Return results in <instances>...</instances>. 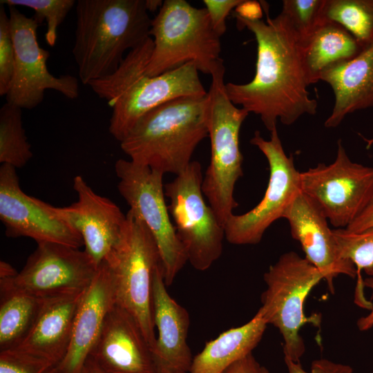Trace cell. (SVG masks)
I'll list each match as a JSON object with an SVG mask.
<instances>
[{
    "mask_svg": "<svg viewBox=\"0 0 373 373\" xmlns=\"http://www.w3.org/2000/svg\"><path fill=\"white\" fill-rule=\"evenodd\" d=\"M363 285L364 287L370 288L373 291V277L370 276L364 279ZM356 325L360 331H367L373 327V302L370 313L365 316L359 318Z\"/></svg>",
    "mask_w": 373,
    "mask_h": 373,
    "instance_id": "cell-38",
    "label": "cell"
},
{
    "mask_svg": "<svg viewBox=\"0 0 373 373\" xmlns=\"http://www.w3.org/2000/svg\"><path fill=\"white\" fill-rule=\"evenodd\" d=\"M263 12L260 1L242 0L234 9L233 15L249 21H258L262 19Z\"/></svg>",
    "mask_w": 373,
    "mask_h": 373,
    "instance_id": "cell-36",
    "label": "cell"
},
{
    "mask_svg": "<svg viewBox=\"0 0 373 373\" xmlns=\"http://www.w3.org/2000/svg\"><path fill=\"white\" fill-rule=\"evenodd\" d=\"M223 373H269L256 361L252 353L231 365Z\"/></svg>",
    "mask_w": 373,
    "mask_h": 373,
    "instance_id": "cell-35",
    "label": "cell"
},
{
    "mask_svg": "<svg viewBox=\"0 0 373 373\" xmlns=\"http://www.w3.org/2000/svg\"><path fill=\"white\" fill-rule=\"evenodd\" d=\"M126 217L119 240L104 260L115 279L116 303L135 319L153 352L156 336L152 281L161 258L154 237L144 222L131 210Z\"/></svg>",
    "mask_w": 373,
    "mask_h": 373,
    "instance_id": "cell-7",
    "label": "cell"
},
{
    "mask_svg": "<svg viewBox=\"0 0 373 373\" xmlns=\"http://www.w3.org/2000/svg\"><path fill=\"white\" fill-rule=\"evenodd\" d=\"M153 48L151 37L128 51L111 75L88 84L112 108L108 131L119 142L153 108L178 98L207 95L193 62L156 76L146 73Z\"/></svg>",
    "mask_w": 373,
    "mask_h": 373,
    "instance_id": "cell-2",
    "label": "cell"
},
{
    "mask_svg": "<svg viewBox=\"0 0 373 373\" xmlns=\"http://www.w3.org/2000/svg\"><path fill=\"white\" fill-rule=\"evenodd\" d=\"M0 220L10 238L28 237L37 243L55 242L79 248L82 237L55 211L54 207L21 189L16 168L0 167Z\"/></svg>",
    "mask_w": 373,
    "mask_h": 373,
    "instance_id": "cell-15",
    "label": "cell"
},
{
    "mask_svg": "<svg viewBox=\"0 0 373 373\" xmlns=\"http://www.w3.org/2000/svg\"><path fill=\"white\" fill-rule=\"evenodd\" d=\"M162 0H146V7L148 12L159 10L163 4Z\"/></svg>",
    "mask_w": 373,
    "mask_h": 373,
    "instance_id": "cell-41",
    "label": "cell"
},
{
    "mask_svg": "<svg viewBox=\"0 0 373 373\" xmlns=\"http://www.w3.org/2000/svg\"><path fill=\"white\" fill-rule=\"evenodd\" d=\"M335 160L300 172L301 191L336 229H345L373 198V167L353 162L339 140Z\"/></svg>",
    "mask_w": 373,
    "mask_h": 373,
    "instance_id": "cell-11",
    "label": "cell"
},
{
    "mask_svg": "<svg viewBox=\"0 0 373 373\" xmlns=\"http://www.w3.org/2000/svg\"><path fill=\"white\" fill-rule=\"evenodd\" d=\"M1 4V3H0ZM5 5L0 6V95L7 94L14 73L15 52Z\"/></svg>",
    "mask_w": 373,
    "mask_h": 373,
    "instance_id": "cell-32",
    "label": "cell"
},
{
    "mask_svg": "<svg viewBox=\"0 0 373 373\" xmlns=\"http://www.w3.org/2000/svg\"><path fill=\"white\" fill-rule=\"evenodd\" d=\"M52 362L12 348L0 351V373H52Z\"/></svg>",
    "mask_w": 373,
    "mask_h": 373,
    "instance_id": "cell-31",
    "label": "cell"
},
{
    "mask_svg": "<svg viewBox=\"0 0 373 373\" xmlns=\"http://www.w3.org/2000/svg\"><path fill=\"white\" fill-rule=\"evenodd\" d=\"M52 373H59L58 371L57 370L56 367L55 369L53 370V372Z\"/></svg>",
    "mask_w": 373,
    "mask_h": 373,
    "instance_id": "cell-44",
    "label": "cell"
},
{
    "mask_svg": "<svg viewBox=\"0 0 373 373\" xmlns=\"http://www.w3.org/2000/svg\"><path fill=\"white\" fill-rule=\"evenodd\" d=\"M267 324L256 313L248 323L229 329L207 342L193 358L189 373H223L231 365L252 353Z\"/></svg>",
    "mask_w": 373,
    "mask_h": 373,
    "instance_id": "cell-23",
    "label": "cell"
},
{
    "mask_svg": "<svg viewBox=\"0 0 373 373\" xmlns=\"http://www.w3.org/2000/svg\"><path fill=\"white\" fill-rule=\"evenodd\" d=\"M0 351L16 347L34 325L46 298L0 289Z\"/></svg>",
    "mask_w": 373,
    "mask_h": 373,
    "instance_id": "cell-25",
    "label": "cell"
},
{
    "mask_svg": "<svg viewBox=\"0 0 373 373\" xmlns=\"http://www.w3.org/2000/svg\"><path fill=\"white\" fill-rule=\"evenodd\" d=\"M32 157L22 124V109L6 102L0 109V163L17 168Z\"/></svg>",
    "mask_w": 373,
    "mask_h": 373,
    "instance_id": "cell-28",
    "label": "cell"
},
{
    "mask_svg": "<svg viewBox=\"0 0 373 373\" xmlns=\"http://www.w3.org/2000/svg\"><path fill=\"white\" fill-rule=\"evenodd\" d=\"M332 233L341 257L351 261L356 269L354 303L361 308L370 309L372 303L364 295L361 271L363 270L368 276H373V226L360 233L342 228L332 229Z\"/></svg>",
    "mask_w": 373,
    "mask_h": 373,
    "instance_id": "cell-26",
    "label": "cell"
},
{
    "mask_svg": "<svg viewBox=\"0 0 373 373\" xmlns=\"http://www.w3.org/2000/svg\"><path fill=\"white\" fill-rule=\"evenodd\" d=\"M78 373H106L90 356L87 358Z\"/></svg>",
    "mask_w": 373,
    "mask_h": 373,
    "instance_id": "cell-39",
    "label": "cell"
},
{
    "mask_svg": "<svg viewBox=\"0 0 373 373\" xmlns=\"http://www.w3.org/2000/svg\"><path fill=\"white\" fill-rule=\"evenodd\" d=\"M250 143L265 156L269 178L260 202L247 213L233 214L224 226V237L233 245H255L265 232L283 216L296 196L301 191L300 172L295 167L293 155L287 156L277 128L270 132V139H264L256 131Z\"/></svg>",
    "mask_w": 373,
    "mask_h": 373,
    "instance_id": "cell-12",
    "label": "cell"
},
{
    "mask_svg": "<svg viewBox=\"0 0 373 373\" xmlns=\"http://www.w3.org/2000/svg\"><path fill=\"white\" fill-rule=\"evenodd\" d=\"M208 135L207 95L186 97L146 113L119 143L132 162L177 175Z\"/></svg>",
    "mask_w": 373,
    "mask_h": 373,
    "instance_id": "cell-4",
    "label": "cell"
},
{
    "mask_svg": "<svg viewBox=\"0 0 373 373\" xmlns=\"http://www.w3.org/2000/svg\"><path fill=\"white\" fill-rule=\"evenodd\" d=\"M324 16L345 28L362 48L373 43V0H325Z\"/></svg>",
    "mask_w": 373,
    "mask_h": 373,
    "instance_id": "cell-27",
    "label": "cell"
},
{
    "mask_svg": "<svg viewBox=\"0 0 373 373\" xmlns=\"http://www.w3.org/2000/svg\"><path fill=\"white\" fill-rule=\"evenodd\" d=\"M291 237L298 241L305 258L322 274L329 291L334 292V279L341 274L357 276L354 265L343 258L327 219L300 191L285 211Z\"/></svg>",
    "mask_w": 373,
    "mask_h": 373,
    "instance_id": "cell-17",
    "label": "cell"
},
{
    "mask_svg": "<svg viewBox=\"0 0 373 373\" xmlns=\"http://www.w3.org/2000/svg\"><path fill=\"white\" fill-rule=\"evenodd\" d=\"M363 140L366 142V149H369L373 145V136L370 139L363 137Z\"/></svg>",
    "mask_w": 373,
    "mask_h": 373,
    "instance_id": "cell-42",
    "label": "cell"
},
{
    "mask_svg": "<svg viewBox=\"0 0 373 373\" xmlns=\"http://www.w3.org/2000/svg\"><path fill=\"white\" fill-rule=\"evenodd\" d=\"M89 356L106 373H157L152 350L139 324L117 303Z\"/></svg>",
    "mask_w": 373,
    "mask_h": 373,
    "instance_id": "cell-18",
    "label": "cell"
},
{
    "mask_svg": "<svg viewBox=\"0 0 373 373\" xmlns=\"http://www.w3.org/2000/svg\"><path fill=\"white\" fill-rule=\"evenodd\" d=\"M72 53L85 85L113 73L150 36L146 0H78Z\"/></svg>",
    "mask_w": 373,
    "mask_h": 373,
    "instance_id": "cell-3",
    "label": "cell"
},
{
    "mask_svg": "<svg viewBox=\"0 0 373 373\" xmlns=\"http://www.w3.org/2000/svg\"><path fill=\"white\" fill-rule=\"evenodd\" d=\"M242 0H204L211 23L215 31L222 37L227 30L226 19Z\"/></svg>",
    "mask_w": 373,
    "mask_h": 373,
    "instance_id": "cell-33",
    "label": "cell"
},
{
    "mask_svg": "<svg viewBox=\"0 0 373 373\" xmlns=\"http://www.w3.org/2000/svg\"><path fill=\"white\" fill-rule=\"evenodd\" d=\"M117 189L133 211L147 226L157 244L166 287L183 268L187 256L169 217L165 201L164 173L131 160L115 164Z\"/></svg>",
    "mask_w": 373,
    "mask_h": 373,
    "instance_id": "cell-10",
    "label": "cell"
},
{
    "mask_svg": "<svg viewBox=\"0 0 373 373\" xmlns=\"http://www.w3.org/2000/svg\"><path fill=\"white\" fill-rule=\"evenodd\" d=\"M75 0H1L0 3L8 7L23 6L35 11L33 18L40 25L46 23L45 39L53 47L57 39V30L68 13L76 4Z\"/></svg>",
    "mask_w": 373,
    "mask_h": 373,
    "instance_id": "cell-30",
    "label": "cell"
},
{
    "mask_svg": "<svg viewBox=\"0 0 373 373\" xmlns=\"http://www.w3.org/2000/svg\"><path fill=\"white\" fill-rule=\"evenodd\" d=\"M98 267L84 250L55 242L37 243L16 276L0 278V289L48 298L84 292Z\"/></svg>",
    "mask_w": 373,
    "mask_h": 373,
    "instance_id": "cell-14",
    "label": "cell"
},
{
    "mask_svg": "<svg viewBox=\"0 0 373 373\" xmlns=\"http://www.w3.org/2000/svg\"><path fill=\"white\" fill-rule=\"evenodd\" d=\"M152 307L158 331L153 352L157 370L189 373L193 361L186 341L189 315L168 293L162 262L153 275Z\"/></svg>",
    "mask_w": 373,
    "mask_h": 373,
    "instance_id": "cell-19",
    "label": "cell"
},
{
    "mask_svg": "<svg viewBox=\"0 0 373 373\" xmlns=\"http://www.w3.org/2000/svg\"><path fill=\"white\" fill-rule=\"evenodd\" d=\"M157 373H180V372H172V371L166 370H157Z\"/></svg>",
    "mask_w": 373,
    "mask_h": 373,
    "instance_id": "cell-43",
    "label": "cell"
},
{
    "mask_svg": "<svg viewBox=\"0 0 373 373\" xmlns=\"http://www.w3.org/2000/svg\"><path fill=\"white\" fill-rule=\"evenodd\" d=\"M224 73L222 61L211 74V83L207 95L211 160L202 182L203 195L223 227L238 206L233 192L238 180L243 175L239 135L249 114L229 98Z\"/></svg>",
    "mask_w": 373,
    "mask_h": 373,
    "instance_id": "cell-5",
    "label": "cell"
},
{
    "mask_svg": "<svg viewBox=\"0 0 373 373\" xmlns=\"http://www.w3.org/2000/svg\"><path fill=\"white\" fill-rule=\"evenodd\" d=\"M153 41L146 73L156 76L189 62L199 72L212 73L222 60L220 36L215 31L205 8L184 0H165L152 19Z\"/></svg>",
    "mask_w": 373,
    "mask_h": 373,
    "instance_id": "cell-6",
    "label": "cell"
},
{
    "mask_svg": "<svg viewBox=\"0 0 373 373\" xmlns=\"http://www.w3.org/2000/svg\"><path fill=\"white\" fill-rule=\"evenodd\" d=\"M323 277L305 258L294 251L283 254L264 274L267 289L258 312L265 323L277 327L284 340L285 357L300 362L305 346L300 334L306 323L320 327L321 316H307L305 300Z\"/></svg>",
    "mask_w": 373,
    "mask_h": 373,
    "instance_id": "cell-8",
    "label": "cell"
},
{
    "mask_svg": "<svg viewBox=\"0 0 373 373\" xmlns=\"http://www.w3.org/2000/svg\"><path fill=\"white\" fill-rule=\"evenodd\" d=\"M84 293L46 298L32 328L15 348L59 364L69 348Z\"/></svg>",
    "mask_w": 373,
    "mask_h": 373,
    "instance_id": "cell-22",
    "label": "cell"
},
{
    "mask_svg": "<svg viewBox=\"0 0 373 373\" xmlns=\"http://www.w3.org/2000/svg\"><path fill=\"white\" fill-rule=\"evenodd\" d=\"M202 179L200 162L192 161L184 171L164 186L177 236L188 262L198 271L209 269L220 257L225 238L224 227L205 202Z\"/></svg>",
    "mask_w": 373,
    "mask_h": 373,
    "instance_id": "cell-9",
    "label": "cell"
},
{
    "mask_svg": "<svg viewBox=\"0 0 373 373\" xmlns=\"http://www.w3.org/2000/svg\"><path fill=\"white\" fill-rule=\"evenodd\" d=\"M18 272L8 263L1 261L0 278H9L14 277Z\"/></svg>",
    "mask_w": 373,
    "mask_h": 373,
    "instance_id": "cell-40",
    "label": "cell"
},
{
    "mask_svg": "<svg viewBox=\"0 0 373 373\" xmlns=\"http://www.w3.org/2000/svg\"><path fill=\"white\" fill-rule=\"evenodd\" d=\"M116 303L113 275L104 260L85 291L75 319L68 352L56 367L59 373H78L95 345L105 319Z\"/></svg>",
    "mask_w": 373,
    "mask_h": 373,
    "instance_id": "cell-20",
    "label": "cell"
},
{
    "mask_svg": "<svg viewBox=\"0 0 373 373\" xmlns=\"http://www.w3.org/2000/svg\"><path fill=\"white\" fill-rule=\"evenodd\" d=\"M10 28L15 52L14 73L7 94L6 102L19 108L32 109L44 99L48 89L56 90L74 99L79 96L77 77L70 75L59 77L47 67L49 51L40 47L37 40L39 24L17 7H9Z\"/></svg>",
    "mask_w": 373,
    "mask_h": 373,
    "instance_id": "cell-13",
    "label": "cell"
},
{
    "mask_svg": "<svg viewBox=\"0 0 373 373\" xmlns=\"http://www.w3.org/2000/svg\"><path fill=\"white\" fill-rule=\"evenodd\" d=\"M362 49L345 28L327 19L305 46V59L310 84L319 81L324 69L353 59Z\"/></svg>",
    "mask_w": 373,
    "mask_h": 373,
    "instance_id": "cell-24",
    "label": "cell"
},
{
    "mask_svg": "<svg viewBox=\"0 0 373 373\" xmlns=\"http://www.w3.org/2000/svg\"><path fill=\"white\" fill-rule=\"evenodd\" d=\"M266 21H249L233 15L240 29L251 31L257 43L254 78L246 84H225L230 100L258 115L271 132L278 120L291 125L304 115H314L317 101L310 97L305 59V47L287 16L269 15V6L260 1Z\"/></svg>",
    "mask_w": 373,
    "mask_h": 373,
    "instance_id": "cell-1",
    "label": "cell"
},
{
    "mask_svg": "<svg viewBox=\"0 0 373 373\" xmlns=\"http://www.w3.org/2000/svg\"><path fill=\"white\" fill-rule=\"evenodd\" d=\"M288 373H352L353 369L348 365L336 363L321 358L312 362L310 372L305 371L300 362H295L285 357Z\"/></svg>",
    "mask_w": 373,
    "mask_h": 373,
    "instance_id": "cell-34",
    "label": "cell"
},
{
    "mask_svg": "<svg viewBox=\"0 0 373 373\" xmlns=\"http://www.w3.org/2000/svg\"><path fill=\"white\" fill-rule=\"evenodd\" d=\"M73 189L77 201L68 207H54V210L82 237L84 251L99 267L119 240L126 217L113 201L96 193L81 175L75 177Z\"/></svg>",
    "mask_w": 373,
    "mask_h": 373,
    "instance_id": "cell-16",
    "label": "cell"
},
{
    "mask_svg": "<svg viewBox=\"0 0 373 373\" xmlns=\"http://www.w3.org/2000/svg\"><path fill=\"white\" fill-rule=\"evenodd\" d=\"M373 226V198L365 209L345 229L353 233H360Z\"/></svg>",
    "mask_w": 373,
    "mask_h": 373,
    "instance_id": "cell-37",
    "label": "cell"
},
{
    "mask_svg": "<svg viewBox=\"0 0 373 373\" xmlns=\"http://www.w3.org/2000/svg\"><path fill=\"white\" fill-rule=\"evenodd\" d=\"M325 0H284L282 10L292 25L305 47L327 19L324 16Z\"/></svg>",
    "mask_w": 373,
    "mask_h": 373,
    "instance_id": "cell-29",
    "label": "cell"
},
{
    "mask_svg": "<svg viewBox=\"0 0 373 373\" xmlns=\"http://www.w3.org/2000/svg\"><path fill=\"white\" fill-rule=\"evenodd\" d=\"M318 80L328 84L334 95L326 128H335L347 115L373 107V43L353 59L324 69Z\"/></svg>",
    "mask_w": 373,
    "mask_h": 373,
    "instance_id": "cell-21",
    "label": "cell"
}]
</instances>
